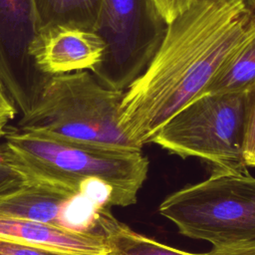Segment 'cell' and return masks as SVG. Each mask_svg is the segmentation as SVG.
I'll list each match as a JSON object with an SVG mask.
<instances>
[{"mask_svg":"<svg viewBox=\"0 0 255 255\" xmlns=\"http://www.w3.org/2000/svg\"><path fill=\"white\" fill-rule=\"evenodd\" d=\"M16 109L0 83V137L6 134L7 124L15 117Z\"/></svg>","mask_w":255,"mask_h":255,"instance_id":"18","label":"cell"},{"mask_svg":"<svg viewBox=\"0 0 255 255\" xmlns=\"http://www.w3.org/2000/svg\"><path fill=\"white\" fill-rule=\"evenodd\" d=\"M0 255H73L0 238Z\"/></svg>","mask_w":255,"mask_h":255,"instance_id":"17","label":"cell"},{"mask_svg":"<svg viewBox=\"0 0 255 255\" xmlns=\"http://www.w3.org/2000/svg\"><path fill=\"white\" fill-rule=\"evenodd\" d=\"M105 47L96 32L56 26L38 33L30 55L41 73L53 76L92 71L102 61Z\"/></svg>","mask_w":255,"mask_h":255,"instance_id":"9","label":"cell"},{"mask_svg":"<svg viewBox=\"0 0 255 255\" xmlns=\"http://www.w3.org/2000/svg\"><path fill=\"white\" fill-rule=\"evenodd\" d=\"M28 182L27 175L12 162L5 142L0 144V198L19 190Z\"/></svg>","mask_w":255,"mask_h":255,"instance_id":"14","label":"cell"},{"mask_svg":"<svg viewBox=\"0 0 255 255\" xmlns=\"http://www.w3.org/2000/svg\"><path fill=\"white\" fill-rule=\"evenodd\" d=\"M255 21L243 0H198L166 26L145 69L124 91L119 123L137 146L203 95Z\"/></svg>","mask_w":255,"mask_h":255,"instance_id":"1","label":"cell"},{"mask_svg":"<svg viewBox=\"0 0 255 255\" xmlns=\"http://www.w3.org/2000/svg\"><path fill=\"white\" fill-rule=\"evenodd\" d=\"M207 255H255V240L226 247H213Z\"/></svg>","mask_w":255,"mask_h":255,"instance_id":"19","label":"cell"},{"mask_svg":"<svg viewBox=\"0 0 255 255\" xmlns=\"http://www.w3.org/2000/svg\"><path fill=\"white\" fill-rule=\"evenodd\" d=\"M106 255H207L180 250L139 234L114 219L106 231Z\"/></svg>","mask_w":255,"mask_h":255,"instance_id":"13","label":"cell"},{"mask_svg":"<svg viewBox=\"0 0 255 255\" xmlns=\"http://www.w3.org/2000/svg\"><path fill=\"white\" fill-rule=\"evenodd\" d=\"M12 162L28 177L79 191L80 184L98 178L113 186L117 206L136 202L147 177L148 159L141 150H122L63 141L31 132H6Z\"/></svg>","mask_w":255,"mask_h":255,"instance_id":"3","label":"cell"},{"mask_svg":"<svg viewBox=\"0 0 255 255\" xmlns=\"http://www.w3.org/2000/svg\"><path fill=\"white\" fill-rule=\"evenodd\" d=\"M0 238L73 255H106V237L68 231L58 226L0 215Z\"/></svg>","mask_w":255,"mask_h":255,"instance_id":"10","label":"cell"},{"mask_svg":"<svg viewBox=\"0 0 255 255\" xmlns=\"http://www.w3.org/2000/svg\"><path fill=\"white\" fill-rule=\"evenodd\" d=\"M254 85L255 21L242 42L208 85L203 95L248 92Z\"/></svg>","mask_w":255,"mask_h":255,"instance_id":"11","label":"cell"},{"mask_svg":"<svg viewBox=\"0 0 255 255\" xmlns=\"http://www.w3.org/2000/svg\"><path fill=\"white\" fill-rule=\"evenodd\" d=\"M155 13L167 26L188 11L198 0H149Z\"/></svg>","mask_w":255,"mask_h":255,"instance_id":"15","label":"cell"},{"mask_svg":"<svg viewBox=\"0 0 255 255\" xmlns=\"http://www.w3.org/2000/svg\"><path fill=\"white\" fill-rule=\"evenodd\" d=\"M247 126L245 138V160L249 167L250 162L255 157V85L247 92Z\"/></svg>","mask_w":255,"mask_h":255,"instance_id":"16","label":"cell"},{"mask_svg":"<svg viewBox=\"0 0 255 255\" xmlns=\"http://www.w3.org/2000/svg\"><path fill=\"white\" fill-rule=\"evenodd\" d=\"M111 208L80 191L29 181L19 190L0 198V215L52 224L68 231L105 236Z\"/></svg>","mask_w":255,"mask_h":255,"instance_id":"7","label":"cell"},{"mask_svg":"<svg viewBox=\"0 0 255 255\" xmlns=\"http://www.w3.org/2000/svg\"><path fill=\"white\" fill-rule=\"evenodd\" d=\"M247 92L206 94L175 114L150 142L181 157H196L214 170L246 171Z\"/></svg>","mask_w":255,"mask_h":255,"instance_id":"5","label":"cell"},{"mask_svg":"<svg viewBox=\"0 0 255 255\" xmlns=\"http://www.w3.org/2000/svg\"><path fill=\"white\" fill-rule=\"evenodd\" d=\"M249 166H251V167H254V168H255V157L252 159V161L250 162Z\"/></svg>","mask_w":255,"mask_h":255,"instance_id":"21","label":"cell"},{"mask_svg":"<svg viewBox=\"0 0 255 255\" xmlns=\"http://www.w3.org/2000/svg\"><path fill=\"white\" fill-rule=\"evenodd\" d=\"M125 90L103 84L87 70L50 76L24 111L16 130L122 150H141L123 131Z\"/></svg>","mask_w":255,"mask_h":255,"instance_id":"2","label":"cell"},{"mask_svg":"<svg viewBox=\"0 0 255 255\" xmlns=\"http://www.w3.org/2000/svg\"><path fill=\"white\" fill-rule=\"evenodd\" d=\"M165 29L149 0H103L95 32L106 47L92 73L106 86L125 90L145 69Z\"/></svg>","mask_w":255,"mask_h":255,"instance_id":"6","label":"cell"},{"mask_svg":"<svg viewBox=\"0 0 255 255\" xmlns=\"http://www.w3.org/2000/svg\"><path fill=\"white\" fill-rule=\"evenodd\" d=\"M38 35L34 0H0V83L25 111L50 77L30 55Z\"/></svg>","mask_w":255,"mask_h":255,"instance_id":"8","label":"cell"},{"mask_svg":"<svg viewBox=\"0 0 255 255\" xmlns=\"http://www.w3.org/2000/svg\"><path fill=\"white\" fill-rule=\"evenodd\" d=\"M159 213L182 235L213 247L255 240V176L214 170L206 179L169 194Z\"/></svg>","mask_w":255,"mask_h":255,"instance_id":"4","label":"cell"},{"mask_svg":"<svg viewBox=\"0 0 255 255\" xmlns=\"http://www.w3.org/2000/svg\"><path fill=\"white\" fill-rule=\"evenodd\" d=\"M247 8L255 15V0H243Z\"/></svg>","mask_w":255,"mask_h":255,"instance_id":"20","label":"cell"},{"mask_svg":"<svg viewBox=\"0 0 255 255\" xmlns=\"http://www.w3.org/2000/svg\"><path fill=\"white\" fill-rule=\"evenodd\" d=\"M38 33L56 26L95 32L103 0H34Z\"/></svg>","mask_w":255,"mask_h":255,"instance_id":"12","label":"cell"}]
</instances>
